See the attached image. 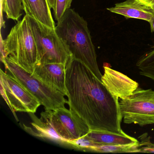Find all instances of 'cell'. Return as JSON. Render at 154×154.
<instances>
[{
	"label": "cell",
	"mask_w": 154,
	"mask_h": 154,
	"mask_svg": "<svg viewBox=\"0 0 154 154\" xmlns=\"http://www.w3.org/2000/svg\"><path fill=\"white\" fill-rule=\"evenodd\" d=\"M66 85L69 109L90 130L124 132L119 98L108 91L84 63L72 58L66 66Z\"/></svg>",
	"instance_id": "1"
},
{
	"label": "cell",
	"mask_w": 154,
	"mask_h": 154,
	"mask_svg": "<svg viewBox=\"0 0 154 154\" xmlns=\"http://www.w3.org/2000/svg\"><path fill=\"white\" fill-rule=\"evenodd\" d=\"M55 29L72 58L84 63L101 81L103 75L98 66L87 21L73 9H68L57 21Z\"/></svg>",
	"instance_id": "2"
},
{
	"label": "cell",
	"mask_w": 154,
	"mask_h": 154,
	"mask_svg": "<svg viewBox=\"0 0 154 154\" xmlns=\"http://www.w3.org/2000/svg\"><path fill=\"white\" fill-rule=\"evenodd\" d=\"M7 57L32 74L37 62V50L27 15L18 21L6 39L2 38L1 60Z\"/></svg>",
	"instance_id": "3"
},
{
	"label": "cell",
	"mask_w": 154,
	"mask_h": 154,
	"mask_svg": "<svg viewBox=\"0 0 154 154\" xmlns=\"http://www.w3.org/2000/svg\"><path fill=\"white\" fill-rule=\"evenodd\" d=\"M5 72L17 80L44 106L45 110L65 108L67 100L59 90L49 86L20 67L9 57L2 60Z\"/></svg>",
	"instance_id": "4"
},
{
	"label": "cell",
	"mask_w": 154,
	"mask_h": 154,
	"mask_svg": "<svg viewBox=\"0 0 154 154\" xmlns=\"http://www.w3.org/2000/svg\"><path fill=\"white\" fill-rule=\"evenodd\" d=\"M28 17L37 50L36 65L57 63L67 65L72 56L55 29Z\"/></svg>",
	"instance_id": "5"
},
{
	"label": "cell",
	"mask_w": 154,
	"mask_h": 154,
	"mask_svg": "<svg viewBox=\"0 0 154 154\" xmlns=\"http://www.w3.org/2000/svg\"><path fill=\"white\" fill-rule=\"evenodd\" d=\"M123 122L141 126L154 124V91L138 88L130 97L119 100Z\"/></svg>",
	"instance_id": "6"
},
{
	"label": "cell",
	"mask_w": 154,
	"mask_h": 154,
	"mask_svg": "<svg viewBox=\"0 0 154 154\" xmlns=\"http://www.w3.org/2000/svg\"><path fill=\"white\" fill-rule=\"evenodd\" d=\"M0 84L2 96L17 121L19 119L16 112L35 113L41 105L24 86L2 70L0 71Z\"/></svg>",
	"instance_id": "7"
},
{
	"label": "cell",
	"mask_w": 154,
	"mask_h": 154,
	"mask_svg": "<svg viewBox=\"0 0 154 154\" xmlns=\"http://www.w3.org/2000/svg\"><path fill=\"white\" fill-rule=\"evenodd\" d=\"M40 119L51 124L67 145L69 141L85 136L90 131L82 119L65 107L54 110H45L41 112Z\"/></svg>",
	"instance_id": "8"
},
{
	"label": "cell",
	"mask_w": 154,
	"mask_h": 154,
	"mask_svg": "<svg viewBox=\"0 0 154 154\" xmlns=\"http://www.w3.org/2000/svg\"><path fill=\"white\" fill-rule=\"evenodd\" d=\"M103 68L104 72L102 76V82L115 97L126 99L138 88V83L126 75L112 69L107 64H104Z\"/></svg>",
	"instance_id": "9"
},
{
	"label": "cell",
	"mask_w": 154,
	"mask_h": 154,
	"mask_svg": "<svg viewBox=\"0 0 154 154\" xmlns=\"http://www.w3.org/2000/svg\"><path fill=\"white\" fill-rule=\"evenodd\" d=\"M66 66L57 63L37 64L32 75L46 84L59 90L66 96Z\"/></svg>",
	"instance_id": "10"
},
{
	"label": "cell",
	"mask_w": 154,
	"mask_h": 154,
	"mask_svg": "<svg viewBox=\"0 0 154 154\" xmlns=\"http://www.w3.org/2000/svg\"><path fill=\"white\" fill-rule=\"evenodd\" d=\"M111 12L122 15L126 18L137 19L149 22L154 16L151 8L137 0H126L117 3L114 7L108 8Z\"/></svg>",
	"instance_id": "11"
},
{
	"label": "cell",
	"mask_w": 154,
	"mask_h": 154,
	"mask_svg": "<svg viewBox=\"0 0 154 154\" xmlns=\"http://www.w3.org/2000/svg\"><path fill=\"white\" fill-rule=\"evenodd\" d=\"M21 2L26 15L50 28L55 29V23L48 0H21Z\"/></svg>",
	"instance_id": "12"
},
{
	"label": "cell",
	"mask_w": 154,
	"mask_h": 154,
	"mask_svg": "<svg viewBox=\"0 0 154 154\" xmlns=\"http://www.w3.org/2000/svg\"><path fill=\"white\" fill-rule=\"evenodd\" d=\"M33 122L31 123L34 129L30 127L24 126L26 131L31 135L41 138L46 139L58 144L67 145V142L57 133L51 124L41 119H38L34 113H28Z\"/></svg>",
	"instance_id": "13"
},
{
	"label": "cell",
	"mask_w": 154,
	"mask_h": 154,
	"mask_svg": "<svg viewBox=\"0 0 154 154\" xmlns=\"http://www.w3.org/2000/svg\"><path fill=\"white\" fill-rule=\"evenodd\" d=\"M86 136L97 144L128 145L139 143L137 140L124 132L116 134L109 131L90 130Z\"/></svg>",
	"instance_id": "14"
},
{
	"label": "cell",
	"mask_w": 154,
	"mask_h": 154,
	"mask_svg": "<svg viewBox=\"0 0 154 154\" xmlns=\"http://www.w3.org/2000/svg\"><path fill=\"white\" fill-rule=\"evenodd\" d=\"M136 66L141 75L150 78L154 82V46L140 57Z\"/></svg>",
	"instance_id": "15"
},
{
	"label": "cell",
	"mask_w": 154,
	"mask_h": 154,
	"mask_svg": "<svg viewBox=\"0 0 154 154\" xmlns=\"http://www.w3.org/2000/svg\"><path fill=\"white\" fill-rule=\"evenodd\" d=\"M138 146L139 143L128 145L95 144L89 150L98 153H138Z\"/></svg>",
	"instance_id": "16"
},
{
	"label": "cell",
	"mask_w": 154,
	"mask_h": 154,
	"mask_svg": "<svg viewBox=\"0 0 154 154\" xmlns=\"http://www.w3.org/2000/svg\"><path fill=\"white\" fill-rule=\"evenodd\" d=\"M1 9L7 18L18 21L23 10L21 0H1Z\"/></svg>",
	"instance_id": "17"
},
{
	"label": "cell",
	"mask_w": 154,
	"mask_h": 154,
	"mask_svg": "<svg viewBox=\"0 0 154 154\" xmlns=\"http://www.w3.org/2000/svg\"><path fill=\"white\" fill-rule=\"evenodd\" d=\"M72 2V0H56L55 6L53 11L57 21H59L65 11L71 8Z\"/></svg>",
	"instance_id": "18"
},
{
	"label": "cell",
	"mask_w": 154,
	"mask_h": 154,
	"mask_svg": "<svg viewBox=\"0 0 154 154\" xmlns=\"http://www.w3.org/2000/svg\"><path fill=\"white\" fill-rule=\"evenodd\" d=\"M140 141H139L138 153H154V144L151 142L150 137L147 133H144L139 137Z\"/></svg>",
	"instance_id": "19"
},
{
	"label": "cell",
	"mask_w": 154,
	"mask_h": 154,
	"mask_svg": "<svg viewBox=\"0 0 154 154\" xmlns=\"http://www.w3.org/2000/svg\"><path fill=\"white\" fill-rule=\"evenodd\" d=\"M97 144L91 140L86 135L74 140L69 141L68 145L82 150H89L90 148Z\"/></svg>",
	"instance_id": "20"
},
{
	"label": "cell",
	"mask_w": 154,
	"mask_h": 154,
	"mask_svg": "<svg viewBox=\"0 0 154 154\" xmlns=\"http://www.w3.org/2000/svg\"><path fill=\"white\" fill-rule=\"evenodd\" d=\"M137 1L143 5L149 8L154 5V0H137Z\"/></svg>",
	"instance_id": "21"
},
{
	"label": "cell",
	"mask_w": 154,
	"mask_h": 154,
	"mask_svg": "<svg viewBox=\"0 0 154 154\" xmlns=\"http://www.w3.org/2000/svg\"><path fill=\"white\" fill-rule=\"evenodd\" d=\"M149 23V25H150V29H151V31L154 33V16L151 18Z\"/></svg>",
	"instance_id": "22"
},
{
	"label": "cell",
	"mask_w": 154,
	"mask_h": 154,
	"mask_svg": "<svg viewBox=\"0 0 154 154\" xmlns=\"http://www.w3.org/2000/svg\"><path fill=\"white\" fill-rule=\"evenodd\" d=\"M48 1L51 8L54 9L55 6L56 0H48Z\"/></svg>",
	"instance_id": "23"
},
{
	"label": "cell",
	"mask_w": 154,
	"mask_h": 154,
	"mask_svg": "<svg viewBox=\"0 0 154 154\" xmlns=\"http://www.w3.org/2000/svg\"><path fill=\"white\" fill-rule=\"evenodd\" d=\"M150 8H151L153 14H154V5H153V6H151V7H150Z\"/></svg>",
	"instance_id": "24"
}]
</instances>
